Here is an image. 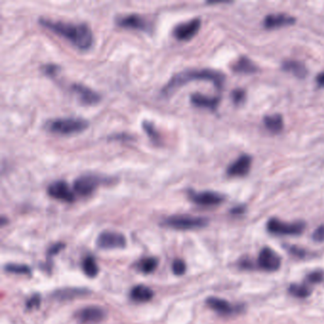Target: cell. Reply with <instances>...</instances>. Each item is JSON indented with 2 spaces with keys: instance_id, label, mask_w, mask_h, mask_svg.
<instances>
[{
  "instance_id": "cell-1",
  "label": "cell",
  "mask_w": 324,
  "mask_h": 324,
  "mask_svg": "<svg viewBox=\"0 0 324 324\" xmlns=\"http://www.w3.org/2000/svg\"><path fill=\"white\" fill-rule=\"evenodd\" d=\"M39 23L51 30L64 39H68L71 44L81 51H87L93 44V34L89 26L85 23L74 24L58 20L40 17Z\"/></svg>"
},
{
  "instance_id": "cell-2",
  "label": "cell",
  "mask_w": 324,
  "mask_h": 324,
  "mask_svg": "<svg viewBox=\"0 0 324 324\" xmlns=\"http://www.w3.org/2000/svg\"><path fill=\"white\" fill-rule=\"evenodd\" d=\"M194 80H203L210 81L214 84L217 89H223V84L225 81V75L222 71L211 69H189L184 70L175 73L173 77L167 81L165 86L161 89V94L163 96H170L176 89Z\"/></svg>"
},
{
  "instance_id": "cell-3",
  "label": "cell",
  "mask_w": 324,
  "mask_h": 324,
  "mask_svg": "<svg viewBox=\"0 0 324 324\" xmlns=\"http://www.w3.org/2000/svg\"><path fill=\"white\" fill-rule=\"evenodd\" d=\"M89 127V122L79 117H66L56 118L47 121L45 127L53 134H78Z\"/></svg>"
},
{
  "instance_id": "cell-4",
  "label": "cell",
  "mask_w": 324,
  "mask_h": 324,
  "mask_svg": "<svg viewBox=\"0 0 324 324\" xmlns=\"http://www.w3.org/2000/svg\"><path fill=\"white\" fill-rule=\"evenodd\" d=\"M161 224L175 230H192L205 227L208 224V220L203 217L173 215L164 219Z\"/></svg>"
},
{
  "instance_id": "cell-5",
  "label": "cell",
  "mask_w": 324,
  "mask_h": 324,
  "mask_svg": "<svg viewBox=\"0 0 324 324\" xmlns=\"http://www.w3.org/2000/svg\"><path fill=\"white\" fill-rule=\"evenodd\" d=\"M306 228L304 222L283 223L279 219L272 218L266 223L267 231L274 235L298 236L303 233Z\"/></svg>"
},
{
  "instance_id": "cell-6",
  "label": "cell",
  "mask_w": 324,
  "mask_h": 324,
  "mask_svg": "<svg viewBox=\"0 0 324 324\" xmlns=\"http://www.w3.org/2000/svg\"><path fill=\"white\" fill-rule=\"evenodd\" d=\"M106 180L94 174H84L73 182V190L81 196H89Z\"/></svg>"
},
{
  "instance_id": "cell-7",
  "label": "cell",
  "mask_w": 324,
  "mask_h": 324,
  "mask_svg": "<svg viewBox=\"0 0 324 324\" xmlns=\"http://www.w3.org/2000/svg\"><path fill=\"white\" fill-rule=\"evenodd\" d=\"M96 245L100 249H122L127 245L125 235L116 231H103L96 240Z\"/></svg>"
},
{
  "instance_id": "cell-8",
  "label": "cell",
  "mask_w": 324,
  "mask_h": 324,
  "mask_svg": "<svg viewBox=\"0 0 324 324\" xmlns=\"http://www.w3.org/2000/svg\"><path fill=\"white\" fill-rule=\"evenodd\" d=\"M116 24L122 28L140 30L143 32H149L151 30V24L146 18L137 13H130L116 17Z\"/></svg>"
},
{
  "instance_id": "cell-9",
  "label": "cell",
  "mask_w": 324,
  "mask_h": 324,
  "mask_svg": "<svg viewBox=\"0 0 324 324\" xmlns=\"http://www.w3.org/2000/svg\"><path fill=\"white\" fill-rule=\"evenodd\" d=\"M47 192L50 197L66 203H72L75 200L74 192L70 189L69 184L63 180H58L49 184Z\"/></svg>"
},
{
  "instance_id": "cell-10",
  "label": "cell",
  "mask_w": 324,
  "mask_h": 324,
  "mask_svg": "<svg viewBox=\"0 0 324 324\" xmlns=\"http://www.w3.org/2000/svg\"><path fill=\"white\" fill-rule=\"evenodd\" d=\"M188 198L191 202L196 203L198 205L202 206H213L218 205L220 203H223L224 201V196L213 192V191H202V192H196V191L188 190Z\"/></svg>"
},
{
  "instance_id": "cell-11",
  "label": "cell",
  "mask_w": 324,
  "mask_h": 324,
  "mask_svg": "<svg viewBox=\"0 0 324 324\" xmlns=\"http://www.w3.org/2000/svg\"><path fill=\"white\" fill-rule=\"evenodd\" d=\"M258 266L264 271L274 272L280 269L281 265V259L273 249L263 247L260 251L258 257Z\"/></svg>"
},
{
  "instance_id": "cell-12",
  "label": "cell",
  "mask_w": 324,
  "mask_h": 324,
  "mask_svg": "<svg viewBox=\"0 0 324 324\" xmlns=\"http://www.w3.org/2000/svg\"><path fill=\"white\" fill-rule=\"evenodd\" d=\"M201 20L199 17L180 23L173 29L174 37L180 41H186L195 36L201 28Z\"/></svg>"
},
{
  "instance_id": "cell-13",
  "label": "cell",
  "mask_w": 324,
  "mask_h": 324,
  "mask_svg": "<svg viewBox=\"0 0 324 324\" xmlns=\"http://www.w3.org/2000/svg\"><path fill=\"white\" fill-rule=\"evenodd\" d=\"M205 303L211 310L216 312L223 316H230L235 313H239L242 310L241 306H234L225 299H220L216 297H209L205 299Z\"/></svg>"
},
{
  "instance_id": "cell-14",
  "label": "cell",
  "mask_w": 324,
  "mask_h": 324,
  "mask_svg": "<svg viewBox=\"0 0 324 324\" xmlns=\"http://www.w3.org/2000/svg\"><path fill=\"white\" fill-rule=\"evenodd\" d=\"M252 158L247 154H242L235 162H233L227 167L226 173L232 177H243L247 175L251 168Z\"/></svg>"
},
{
  "instance_id": "cell-15",
  "label": "cell",
  "mask_w": 324,
  "mask_h": 324,
  "mask_svg": "<svg viewBox=\"0 0 324 324\" xmlns=\"http://www.w3.org/2000/svg\"><path fill=\"white\" fill-rule=\"evenodd\" d=\"M75 316L82 323H94L99 322L106 318V312L101 307L89 306L77 312Z\"/></svg>"
},
{
  "instance_id": "cell-16",
  "label": "cell",
  "mask_w": 324,
  "mask_h": 324,
  "mask_svg": "<svg viewBox=\"0 0 324 324\" xmlns=\"http://www.w3.org/2000/svg\"><path fill=\"white\" fill-rule=\"evenodd\" d=\"M70 89L79 96V99L84 105H96L101 99V96L96 90L89 89L81 84L74 83L70 86Z\"/></svg>"
},
{
  "instance_id": "cell-17",
  "label": "cell",
  "mask_w": 324,
  "mask_h": 324,
  "mask_svg": "<svg viewBox=\"0 0 324 324\" xmlns=\"http://www.w3.org/2000/svg\"><path fill=\"white\" fill-rule=\"evenodd\" d=\"M296 18L289 14L285 13H278V14H268L263 20V26L266 29H277L285 26L295 24Z\"/></svg>"
},
{
  "instance_id": "cell-18",
  "label": "cell",
  "mask_w": 324,
  "mask_h": 324,
  "mask_svg": "<svg viewBox=\"0 0 324 324\" xmlns=\"http://www.w3.org/2000/svg\"><path fill=\"white\" fill-rule=\"evenodd\" d=\"M221 98L219 96H203L202 93H193L190 96V102L192 105L198 108H207L210 110H216Z\"/></svg>"
},
{
  "instance_id": "cell-19",
  "label": "cell",
  "mask_w": 324,
  "mask_h": 324,
  "mask_svg": "<svg viewBox=\"0 0 324 324\" xmlns=\"http://www.w3.org/2000/svg\"><path fill=\"white\" fill-rule=\"evenodd\" d=\"M281 69L284 71L292 73L294 77L299 79H304L308 74V70L306 66L299 60H284L281 64Z\"/></svg>"
},
{
  "instance_id": "cell-20",
  "label": "cell",
  "mask_w": 324,
  "mask_h": 324,
  "mask_svg": "<svg viewBox=\"0 0 324 324\" xmlns=\"http://www.w3.org/2000/svg\"><path fill=\"white\" fill-rule=\"evenodd\" d=\"M231 68L236 73H244V74L255 73L259 70V67L250 58L246 56H241L238 58Z\"/></svg>"
},
{
  "instance_id": "cell-21",
  "label": "cell",
  "mask_w": 324,
  "mask_h": 324,
  "mask_svg": "<svg viewBox=\"0 0 324 324\" xmlns=\"http://www.w3.org/2000/svg\"><path fill=\"white\" fill-rule=\"evenodd\" d=\"M154 293L153 290L146 285L134 286L130 291V299L137 302H147L153 299Z\"/></svg>"
},
{
  "instance_id": "cell-22",
  "label": "cell",
  "mask_w": 324,
  "mask_h": 324,
  "mask_svg": "<svg viewBox=\"0 0 324 324\" xmlns=\"http://www.w3.org/2000/svg\"><path fill=\"white\" fill-rule=\"evenodd\" d=\"M263 124L267 129L272 134H280L283 130L284 124L280 115H267L263 118Z\"/></svg>"
},
{
  "instance_id": "cell-23",
  "label": "cell",
  "mask_w": 324,
  "mask_h": 324,
  "mask_svg": "<svg viewBox=\"0 0 324 324\" xmlns=\"http://www.w3.org/2000/svg\"><path fill=\"white\" fill-rule=\"evenodd\" d=\"M288 292L290 293L292 296L299 298V299H305L311 295L312 289L307 283L303 284H298V283H293L289 286Z\"/></svg>"
},
{
  "instance_id": "cell-24",
  "label": "cell",
  "mask_w": 324,
  "mask_h": 324,
  "mask_svg": "<svg viewBox=\"0 0 324 324\" xmlns=\"http://www.w3.org/2000/svg\"><path fill=\"white\" fill-rule=\"evenodd\" d=\"M83 272L89 278H96L99 273V267L93 257H87L82 262Z\"/></svg>"
},
{
  "instance_id": "cell-25",
  "label": "cell",
  "mask_w": 324,
  "mask_h": 324,
  "mask_svg": "<svg viewBox=\"0 0 324 324\" xmlns=\"http://www.w3.org/2000/svg\"><path fill=\"white\" fill-rule=\"evenodd\" d=\"M158 264H159V261L156 258L147 257V258L141 260L138 262L137 267L142 273L150 274L153 273V271H155V269L158 267Z\"/></svg>"
},
{
  "instance_id": "cell-26",
  "label": "cell",
  "mask_w": 324,
  "mask_h": 324,
  "mask_svg": "<svg viewBox=\"0 0 324 324\" xmlns=\"http://www.w3.org/2000/svg\"><path fill=\"white\" fill-rule=\"evenodd\" d=\"M5 271L9 273L18 274V275H31V268L26 264H16V263H9L4 267Z\"/></svg>"
},
{
  "instance_id": "cell-27",
  "label": "cell",
  "mask_w": 324,
  "mask_h": 324,
  "mask_svg": "<svg viewBox=\"0 0 324 324\" xmlns=\"http://www.w3.org/2000/svg\"><path fill=\"white\" fill-rule=\"evenodd\" d=\"M86 290L85 289H65V290H60L59 292L55 293V297H58L59 299H70L72 297H79L85 295Z\"/></svg>"
},
{
  "instance_id": "cell-28",
  "label": "cell",
  "mask_w": 324,
  "mask_h": 324,
  "mask_svg": "<svg viewBox=\"0 0 324 324\" xmlns=\"http://www.w3.org/2000/svg\"><path fill=\"white\" fill-rule=\"evenodd\" d=\"M143 128L144 130L146 131V134L149 136V138L153 141V142H156V141L159 140V134L157 132L156 128L154 127V125L153 123L148 121H144L143 124Z\"/></svg>"
},
{
  "instance_id": "cell-29",
  "label": "cell",
  "mask_w": 324,
  "mask_h": 324,
  "mask_svg": "<svg viewBox=\"0 0 324 324\" xmlns=\"http://www.w3.org/2000/svg\"><path fill=\"white\" fill-rule=\"evenodd\" d=\"M172 272L176 276H183L186 271V264L183 260L181 259H176L175 261L172 262L171 265Z\"/></svg>"
},
{
  "instance_id": "cell-30",
  "label": "cell",
  "mask_w": 324,
  "mask_h": 324,
  "mask_svg": "<svg viewBox=\"0 0 324 324\" xmlns=\"http://www.w3.org/2000/svg\"><path fill=\"white\" fill-rule=\"evenodd\" d=\"M246 92L242 89H236L231 92V99L235 105H241L245 100Z\"/></svg>"
},
{
  "instance_id": "cell-31",
  "label": "cell",
  "mask_w": 324,
  "mask_h": 324,
  "mask_svg": "<svg viewBox=\"0 0 324 324\" xmlns=\"http://www.w3.org/2000/svg\"><path fill=\"white\" fill-rule=\"evenodd\" d=\"M41 304V297L39 294H34L30 299L27 300L26 302V308L28 310H32V309H39Z\"/></svg>"
},
{
  "instance_id": "cell-32",
  "label": "cell",
  "mask_w": 324,
  "mask_h": 324,
  "mask_svg": "<svg viewBox=\"0 0 324 324\" xmlns=\"http://www.w3.org/2000/svg\"><path fill=\"white\" fill-rule=\"evenodd\" d=\"M324 278V273L322 271H314L312 273L309 274L306 278V282L307 284H314V283H318L320 281H322Z\"/></svg>"
},
{
  "instance_id": "cell-33",
  "label": "cell",
  "mask_w": 324,
  "mask_h": 324,
  "mask_svg": "<svg viewBox=\"0 0 324 324\" xmlns=\"http://www.w3.org/2000/svg\"><path fill=\"white\" fill-rule=\"evenodd\" d=\"M312 239L313 241L316 242H324V223L319 225L318 228L316 229L313 234H312Z\"/></svg>"
},
{
  "instance_id": "cell-34",
  "label": "cell",
  "mask_w": 324,
  "mask_h": 324,
  "mask_svg": "<svg viewBox=\"0 0 324 324\" xmlns=\"http://www.w3.org/2000/svg\"><path fill=\"white\" fill-rule=\"evenodd\" d=\"M41 70L45 74H47L49 77H55L56 72L59 70V68L54 64H47L41 68Z\"/></svg>"
},
{
  "instance_id": "cell-35",
  "label": "cell",
  "mask_w": 324,
  "mask_h": 324,
  "mask_svg": "<svg viewBox=\"0 0 324 324\" xmlns=\"http://www.w3.org/2000/svg\"><path fill=\"white\" fill-rule=\"evenodd\" d=\"M288 251L290 252V254H292L295 257H298L299 259H303L304 257H306V251L302 248L298 247V246H295V245H291L288 247Z\"/></svg>"
},
{
  "instance_id": "cell-36",
  "label": "cell",
  "mask_w": 324,
  "mask_h": 324,
  "mask_svg": "<svg viewBox=\"0 0 324 324\" xmlns=\"http://www.w3.org/2000/svg\"><path fill=\"white\" fill-rule=\"evenodd\" d=\"M65 247V244L62 242H59V243H55L54 245H52L49 251H48V256H54V255L58 254V252H60L62 249Z\"/></svg>"
},
{
  "instance_id": "cell-37",
  "label": "cell",
  "mask_w": 324,
  "mask_h": 324,
  "mask_svg": "<svg viewBox=\"0 0 324 324\" xmlns=\"http://www.w3.org/2000/svg\"><path fill=\"white\" fill-rule=\"evenodd\" d=\"M245 210H246V207L244 205L241 204V205H237L235 207L231 208L230 213L233 214V215H242L245 212Z\"/></svg>"
},
{
  "instance_id": "cell-38",
  "label": "cell",
  "mask_w": 324,
  "mask_h": 324,
  "mask_svg": "<svg viewBox=\"0 0 324 324\" xmlns=\"http://www.w3.org/2000/svg\"><path fill=\"white\" fill-rule=\"evenodd\" d=\"M240 266L243 268V269H252L254 265H253V262L250 261L249 259H245V260H242L240 261Z\"/></svg>"
},
{
  "instance_id": "cell-39",
  "label": "cell",
  "mask_w": 324,
  "mask_h": 324,
  "mask_svg": "<svg viewBox=\"0 0 324 324\" xmlns=\"http://www.w3.org/2000/svg\"><path fill=\"white\" fill-rule=\"evenodd\" d=\"M316 82L319 88H324V71L320 72L316 78Z\"/></svg>"
},
{
  "instance_id": "cell-40",
  "label": "cell",
  "mask_w": 324,
  "mask_h": 324,
  "mask_svg": "<svg viewBox=\"0 0 324 324\" xmlns=\"http://www.w3.org/2000/svg\"><path fill=\"white\" fill-rule=\"evenodd\" d=\"M7 223V220L5 219V217H1V224L4 225Z\"/></svg>"
}]
</instances>
